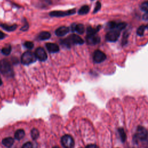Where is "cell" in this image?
Wrapping results in <instances>:
<instances>
[{
  "instance_id": "obj_1",
  "label": "cell",
  "mask_w": 148,
  "mask_h": 148,
  "mask_svg": "<svg viewBox=\"0 0 148 148\" xmlns=\"http://www.w3.org/2000/svg\"><path fill=\"white\" fill-rule=\"evenodd\" d=\"M0 72L6 77H12L13 76V69L8 60L2 59L0 61Z\"/></svg>"
},
{
  "instance_id": "obj_2",
  "label": "cell",
  "mask_w": 148,
  "mask_h": 148,
  "mask_svg": "<svg viewBox=\"0 0 148 148\" xmlns=\"http://www.w3.org/2000/svg\"><path fill=\"white\" fill-rule=\"evenodd\" d=\"M36 57L32 52L27 51L24 52L21 57V62L24 65H29L34 62L36 60Z\"/></svg>"
},
{
  "instance_id": "obj_3",
  "label": "cell",
  "mask_w": 148,
  "mask_h": 148,
  "mask_svg": "<svg viewBox=\"0 0 148 148\" xmlns=\"http://www.w3.org/2000/svg\"><path fill=\"white\" fill-rule=\"evenodd\" d=\"M75 13H76L75 9H72L66 10V11H61V10L51 11V12H50L49 15L51 17H65L67 16L72 15V14H74Z\"/></svg>"
},
{
  "instance_id": "obj_4",
  "label": "cell",
  "mask_w": 148,
  "mask_h": 148,
  "mask_svg": "<svg viewBox=\"0 0 148 148\" xmlns=\"http://www.w3.org/2000/svg\"><path fill=\"white\" fill-rule=\"evenodd\" d=\"M61 143L65 148H73L75 145L73 139L69 135H65L61 138Z\"/></svg>"
},
{
  "instance_id": "obj_5",
  "label": "cell",
  "mask_w": 148,
  "mask_h": 148,
  "mask_svg": "<svg viewBox=\"0 0 148 148\" xmlns=\"http://www.w3.org/2000/svg\"><path fill=\"white\" fill-rule=\"evenodd\" d=\"M120 31L117 29H113L110 30L105 36L106 40L109 42L116 41L120 36Z\"/></svg>"
},
{
  "instance_id": "obj_6",
  "label": "cell",
  "mask_w": 148,
  "mask_h": 148,
  "mask_svg": "<svg viewBox=\"0 0 148 148\" xmlns=\"http://www.w3.org/2000/svg\"><path fill=\"white\" fill-rule=\"evenodd\" d=\"M135 136L138 139L145 140L148 137V132L145 127L139 126L137 128Z\"/></svg>"
},
{
  "instance_id": "obj_7",
  "label": "cell",
  "mask_w": 148,
  "mask_h": 148,
  "mask_svg": "<svg viewBox=\"0 0 148 148\" xmlns=\"http://www.w3.org/2000/svg\"><path fill=\"white\" fill-rule=\"evenodd\" d=\"M106 58L105 54L99 50H97L94 52L93 60L95 63H101Z\"/></svg>"
},
{
  "instance_id": "obj_8",
  "label": "cell",
  "mask_w": 148,
  "mask_h": 148,
  "mask_svg": "<svg viewBox=\"0 0 148 148\" xmlns=\"http://www.w3.org/2000/svg\"><path fill=\"white\" fill-rule=\"evenodd\" d=\"M35 55L37 59L40 61H45L47 58V55L43 47H38L35 52Z\"/></svg>"
},
{
  "instance_id": "obj_9",
  "label": "cell",
  "mask_w": 148,
  "mask_h": 148,
  "mask_svg": "<svg viewBox=\"0 0 148 148\" xmlns=\"http://www.w3.org/2000/svg\"><path fill=\"white\" fill-rule=\"evenodd\" d=\"M86 42L90 45H95L98 44L100 42V38L96 34L87 35L86 37Z\"/></svg>"
},
{
  "instance_id": "obj_10",
  "label": "cell",
  "mask_w": 148,
  "mask_h": 148,
  "mask_svg": "<svg viewBox=\"0 0 148 148\" xmlns=\"http://www.w3.org/2000/svg\"><path fill=\"white\" fill-rule=\"evenodd\" d=\"M71 45H82L84 43V40L81 37L76 34H72L68 37Z\"/></svg>"
},
{
  "instance_id": "obj_11",
  "label": "cell",
  "mask_w": 148,
  "mask_h": 148,
  "mask_svg": "<svg viewBox=\"0 0 148 148\" xmlns=\"http://www.w3.org/2000/svg\"><path fill=\"white\" fill-rule=\"evenodd\" d=\"M46 47L47 50L51 53H54L59 51V47L56 43H47Z\"/></svg>"
},
{
  "instance_id": "obj_12",
  "label": "cell",
  "mask_w": 148,
  "mask_h": 148,
  "mask_svg": "<svg viewBox=\"0 0 148 148\" xmlns=\"http://www.w3.org/2000/svg\"><path fill=\"white\" fill-rule=\"evenodd\" d=\"M69 31V28L65 26H62L59 27L56 30V34L58 36H62L68 33Z\"/></svg>"
},
{
  "instance_id": "obj_13",
  "label": "cell",
  "mask_w": 148,
  "mask_h": 148,
  "mask_svg": "<svg viewBox=\"0 0 148 148\" xmlns=\"http://www.w3.org/2000/svg\"><path fill=\"white\" fill-rule=\"evenodd\" d=\"M51 37V34L50 32L47 31H43L41 32L38 36V39L40 40H47Z\"/></svg>"
},
{
  "instance_id": "obj_14",
  "label": "cell",
  "mask_w": 148,
  "mask_h": 148,
  "mask_svg": "<svg viewBox=\"0 0 148 148\" xmlns=\"http://www.w3.org/2000/svg\"><path fill=\"white\" fill-rule=\"evenodd\" d=\"M2 143L5 147L9 148L13 145L14 143V139L12 137L5 138L2 140Z\"/></svg>"
},
{
  "instance_id": "obj_15",
  "label": "cell",
  "mask_w": 148,
  "mask_h": 148,
  "mask_svg": "<svg viewBox=\"0 0 148 148\" xmlns=\"http://www.w3.org/2000/svg\"><path fill=\"white\" fill-rule=\"evenodd\" d=\"M0 25L3 29H4L5 30L9 31V32L14 31L17 27V25L16 24H13V25H8L6 24H1Z\"/></svg>"
},
{
  "instance_id": "obj_16",
  "label": "cell",
  "mask_w": 148,
  "mask_h": 148,
  "mask_svg": "<svg viewBox=\"0 0 148 148\" xmlns=\"http://www.w3.org/2000/svg\"><path fill=\"white\" fill-rule=\"evenodd\" d=\"M24 135H25L24 131L22 129H19L16 131L15 134H14V137L16 139L20 140L24 138Z\"/></svg>"
},
{
  "instance_id": "obj_17",
  "label": "cell",
  "mask_w": 148,
  "mask_h": 148,
  "mask_svg": "<svg viewBox=\"0 0 148 148\" xmlns=\"http://www.w3.org/2000/svg\"><path fill=\"white\" fill-rule=\"evenodd\" d=\"M90 10V8L88 5H84L82 6L78 10V14L80 15H84L88 13Z\"/></svg>"
},
{
  "instance_id": "obj_18",
  "label": "cell",
  "mask_w": 148,
  "mask_h": 148,
  "mask_svg": "<svg viewBox=\"0 0 148 148\" xmlns=\"http://www.w3.org/2000/svg\"><path fill=\"white\" fill-rule=\"evenodd\" d=\"M100 26H98L96 28H92L91 27H88L87 28V34L91 35V34H96V33L99 31L100 28Z\"/></svg>"
},
{
  "instance_id": "obj_19",
  "label": "cell",
  "mask_w": 148,
  "mask_h": 148,
  "mask_svg": "<svg viewBox=\"0 0 148 148\" xmlns=\"http://www.w3.org/2000/svg\"><path fill=\"white\" fill-rule=\"evenodd\" d=\"M11 50H12V47H11V46L8 45H6L5 47H3L1 50V52L3 54V55H5V56H8L10 54V52H11Z\"/></svg>"
},
{
  "instance_id": "obj_20",
  "label": "cell",
  "mask_w": 148,
  "mask_h": 148,
  "mask_svg": "<svg viewBox=\"0 0 148 148\" xmlns=\"http://www.w3.org/2000/svg\"><path fill=\"white\" fill-rule=\"evenodd\" d=\"M85 31L84 27L82 24H76L75 26V31H76L79 34H82L84 33Z\"/></svg>"
},
{
  "instance_id": "obj_21",
  "label": "cell",
  "mask_w": 148,
  "mask_h": 148,
  "mask_svg": "<svg viewBox=\"0 0 148 148\" xmlns=\"http://www.w3.org/2000/svg\"><path fill=\"white\" fill-rule=\"evenodd\" d=\"M60 43L62 46H64L67 48H70L71 46V43L69 40V39L68 38H65L64 39H62L60 41Z\"/></svg>"
},
{
  "instance_id": "obj_22",
  "label": "cell",
  "mask_w": 148,
  "mask_h": 148,
  "mask_svg": "<svg viewBox=\"0 0 148 148\" xmlns=\"http://www.w3.org/2000/svg\"><path fill=\"white\" fill-rule=\"evenodd\" d=\"M118 131H119V135H120V138H121V141H122V142H124V141L126 140V138H127L126 134H125V132L124 130H123V128H119Z\"/></svg>"
},
{
  "instance_id": "obj_23",
  "label": "cell",
  "mask_w": 148,
  "mask_h": 148,
  "mask_svg": "<svg viewBox=\"0 0 148 148\" xmlns=\"http://www.w3.org/2000/svg\"><path fill=\"white\" fill-rule=\"evenodd\" d=\"M31 137L33 139L35 140L36 139H38V138L39 137V131L36 128H33L32 130H31Z\"/></svg>"
},
{
  "instance_id": "obj_24",
  "label": "cell",
  "mask_w": 148,
  "mask_h": 148,
  "mask_svg": "<svg viewBox=\"0 0 148 148\" xmlns=\"http://www.w3.org/2000/svg\"><path fill=\"white\" fill-rule=\"evenodd\" d=\"M146 27L145 25H141L140 26L138 29H137V31H136V33L138 34V35L139 36H142L145 32V29H146Z\"/></svg>"
},
{
  "instance_id": "obj_25",
  "label": "cell",
  "mask_w": 148,
  "mask_h": 148,
  "mask_svg": "<svg viewBox=\"0 0 148 148\" xmlns=\"http://www.w3.org/2000/svg\"><path fill=\"white\" fill-rule=\"evenodd\" d=\"M140 8L143 11L148 12V1L143 2L140 6Z\"/></svg>"
},
{
  "instance_id": "obj_26",
  "label": "cell",
  "mask_w": 148,
  "mask_h": 148,
  "mask_svg": "<svg viewBox=\"0 0 148 148\" xmlns=\"http://www.w3.org/2000/svg\"><path fill=\"white\" fill-rule=\"evenodd\" d=\"M24 46H25L26 48H27V49H32L34 47V43H33V42H30V41H27V42H25L24 43Z\"/></svg>"
},
{
  "instance_id": "obj_27",
  "label": "cell",
  "mask_w": 148,
  "mask_h": 148,
  "mask_svg": "<svg viewBox=\"0 0 148 148\" xmlns=\"http://www.w3.org/2000/svg\"><path fill=\"white\" fill-rule=\"evenodd\" d=\"M24 25L21 28L20 30H21V31H27L28 29L29 28V25H28V23H27V21H26L25 19V20L24 21Z\"/></svg>"
},
{
  "instance_id": "obj_28",
  "label": "cell",
  "mask_w": 148,
  "mask_h": 148,
  "mask_svg": "<svg viewBox=\"0 0 148 148\" xmlns=\"http://www.w3.org/2000/svg\"><path fill=\"white\" fill-rule=\"evenodd\" d=\"M101 3H100L99 1H98V2L96 3L95 8H94V13H97V12L101 9Z\"/></svg>"
},
{
  "instance_id": "obj_29",
  "label": "cell",
  "mask_w": 148,
  "mask_h": 148,
  "mask_svg": "<svg viewBox=\"0 0 148 148\" xmlns=\"http://www.w3.org/2000/svg\"><path fill=\"white\" fill-rule=\"evenodd\" d=\"M22 148H33V146L31 142H28L23 145V146H22Z\"/></svg>"
},
{
  "instance_id": "obj_30",
  "label": "cell",
  "mask_w": 148,
  "mask_h": 148,
  "mask_svg": "<svg viewBox=\"0 0 148 148\" xmlns=\"http://www.w3.org/2000/svg\"><path fill=\"white\" fill-rule=\"evenodd\" d=\"M86 148H98V147L95 145L91 144V145H88V146H87Z\"/></svg>"
},
{
  "instance_id": "obj_31",
  "label": "cell",
  "mask_w": 148,
  "mask_h": 148,
  "mask_svg": "<svg viewBox=\"0 0 148 148\" xmlns=\"http://www.w3.org/2000/svg\"><path fill=\"white\" fill-rule=\"evenodd\" d=\"M6 36V35L2 31H0V39H3Z\"/></svg>"
},
{
  "instance_id": "obj_32",
  "label": "cell",
  "mask_w": 148,
  "mask_h": 148,
  "mask_svg": "<svg viewBox=\"0 0 148 148\" xmlns=\"http://www.w3.org/2000/svg\"><path fill=\"white\" fill-rule=\"evenodd\" d=\"M143 18L145 20H148V12H146V13L143 15Z\"/></svg>"
},
{
  "instance_id": "obj_33",
  "label": "cell",
  "mask_w": 148,
  "mask_h": 148,
  "mask_svg": "<svg viewBox=\"0 0 148 148\" xmlns=\"http://www.w3.org/2000/svg\"><path fill=\"white\" fill-rule=\"evenodd\" d=\"M2 80H1V77H0V86L2 84Z\"/></svg>"
},
{
  "instance_id": "obj_34",
  "label": "cell",
  "mask_w": 148,
  "mask_h": 148,
  "mask_svg": "<svg viewBox=\"0 0 148 148\" xmlns=\"http://www.w3.org/2000/svg\"><path fill=\"white\" fill-rule=\"evenodd\" d=\"M53 148H59L58 147H53Z\"/></svg>"
},
{
  "instance_id": "obj_35",
  "label": "cell",
  "mask_w": 148,
  "mask_h": 148,
  "mask_svg": "<svg viewBox=\"0 0 148 148\" xmlns=\"http://www.w3.org/2000/svg\"><path fill=\"white\" fill-rule=\"evenodd\" d=\"M147 28H148V25H147Z\"/></svg>"
}]
</instances>
